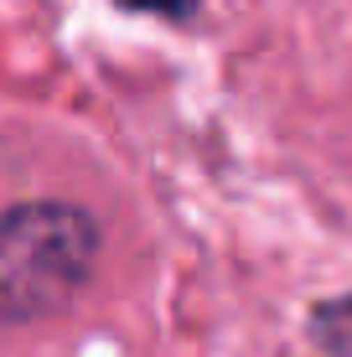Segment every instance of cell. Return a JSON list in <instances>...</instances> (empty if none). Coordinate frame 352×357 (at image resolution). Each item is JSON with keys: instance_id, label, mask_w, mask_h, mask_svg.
I'll use <instances>...</instances> for the list:
<instances>
[{"instance_id": "cell-1", "label": "cell", "mask_w": 352, "mask_h": 357, "mask_svg": "<svg viewBox=\"0 0 352 357\" xmlns=\"http://www.w3.org/2000/svg\"><path fill=\"white\" fill-rule=\"evenodd\" d=\"M104 254V228L89 207L36 197L0 213V326L63 316Z\"/></svg>"}, {"instance_id": "cell-2", "label": "cell", "mask_w": 352, "mask_h": 357, "mask_svg": "<svg viewBox=\"0 0 352 357\" xmlns=\"http://www.w3.org/2000/svg\"><path fill=\"white\" fill-rule=\"evenodd\" d=\"M311 337H316L332 357H352V295L326 301V305L311 311Z\"/></svg>"}, {"instance_id": "cell-3", "label": "cell", "mask_w": 352, "mask_h": 357, "mask_svg": "<svg viewBox=\"0 0 352 357\" xmlns=\"http://www.w3.org/2000/svg\"><path fill=\"white\" fill-rule=\"evenodd\" d=\"M119 10H130V16H155V21H171V26H181V21H192L202 10V0H114Z\"/></svg>"}]
</instances>
